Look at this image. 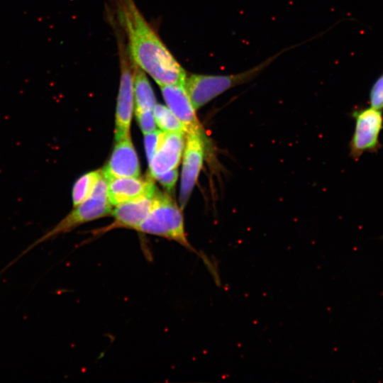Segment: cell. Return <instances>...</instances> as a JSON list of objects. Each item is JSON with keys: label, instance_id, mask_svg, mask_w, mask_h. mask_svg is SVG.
<instances>
[{"label": "cell", "instance_id": "18", "mask_svg": "<svg viewBox=\"0 0 383 383\" xmlns=\"http://www.w3.org/2000/svg\"><path fill=\"white\" fill-rule=\"evenodd\" d=\"M162 131L155 130L145 134L144 142L148 162L157 150L162 137Z\"/></svg>", "mask_w": 383, "mask_h": 383}, {"label": "cell", "instance_id": "1", "mask_svg": "<svg viewBox=\"0 0 383 383\" xmlns=\"http://www.w3.org/2000/svg\"><path fill=\"white\" fill-rule=\"evenodd\" d=\"M131 57L160 86L184 84L186 72L145 21L133 0H121Z\"/></svg>", "mask_w": 383, "mask_h": 383}, {"label": "cell", "instance_id": "15", "mask_svg": "<svg viewBox=\"0 0 383 383\" xmlns=\"http://www.w3.org/2000/svg\"><path fill=\"white\" fill-rule=\"evenodd\" d=\"M153 114L156 125L161 131L186 133L182 123L167 106L156 104L153 109Z\"/></svg>", "mask_w": 383, "mask_h": 383}, {"label": "cell", "instance_id": "4", "mask_svg": "<svg viewBox=\"0 0 383 383\" xmlns=\"http://www.w3.org/2000/svg\"><path fill=\"white\" fill-rule=\"evenodd\" d=\"M136 231L162 237L177 242L188 250H193L184 231L181 209L170 196L157 189L154 194L152 210Z\"/></svg>", "mask_w": 383, "mask_h": 383}, {"label": "cell", "instance_id": "7", "mask_svg": "<svg viewBox=\"0 0 383 383\" xmlns=\"http://www.w3.org/2000/svg\"><path fill=\"white\" fill-rule=\"evenodd\" d=\"M206 141L204 133H186L179 193L181 209L186 206L202 168Z\"/></svg>", "mask_w": 383, "mask_h": 383}, {"label": "cell", "instance_id": "10", "mask_svg": "<svg viewBox=\"0 0 383 383\" xmlns=\"http://www.w3.org/2000/svg\"><path fill=\"white\" fill-rule=\"evenodd\" d=\"M160 87L167 107L182 123L186 133H204L184 84L165 85Z\"/></svg>", "mask_w": 383, "mask_h": 383}, {"label": "cell", "instance_id": "17", "mask_svg": "<svg viewBox=\"0 0 383 383\" xmlns=\"http://www.w3.org/2000/svg\"><path fill=\"white\" fill-rule=\"evenodd\" d=\"M135 116L144 135L155 130L156 122L153 111H135Z\"/></svg>", "mask_w": 383, "mask_h": 383}, {"label": "cell", "instance_id": "5", "mask_svg": "<svg viewBox=\"0 0 383 383\" xmlns=\"http://www.w3.org/2000/svg\"><path fill=\"white\" fill-rule=\"evenodd\" d=\"M354 131L349 143L350 155L355 160L365 152H377L382 148L379 135L383 128L382 110L364 107L354 110Z\"/></svg>", "mask_w": 383, "mask_h": 383}, {"label": "cell", "instance_id": "16", "mask_svg": "<svg viewBox=\"0 0 383 383\" xmlns=\"http://www.w3.org/2000/svg\"><path fill=\"white\" fill-rule=\"evenodd\" d=\"M369 103L371 107L383 109V74L375 80L370 89Z\"/></svg>", "mask_w": 383, "mask_h": 383}, {"label": "cell", "instance_id": "3", "mask_svg": "<svg viewBox=\"0 0 383 383\" xmlns=\"http://www.w3.org/2000/svg\"><path fill=\"white\" fill-rule=\"evenodd\" d=\"M288 50L289 48L283 50L262 63L237 74L226 75L193 74L187 76L184 87L194 108L197 110L228 89L252 80L278 56Z\"/></svg>", "mask_w": 383, "mask_h": 383}, {"label": "cell", "instance_id": "9", "mask_svg": "<svg viewBox=\"0 0 383 383\" xmlns=\"http://www.w3.org/2000/svg\"><path fill=\"white\" fill-rule=\"evenodd\" d=\"M185 140V133L162 131L159 146L148 162L152 178L177 167L183 155Z\"/></svg>", "mask_w": 383, "mask_h": 383}, {"label": "cell", "instance_id": "11", "mask_svg": "<svg viewBox=\"0 0 383 383\" xmlns=\"http://www.w3.org/2000/svg\"><path fill=\"white\" fill-rule=\"evenodd\" d=\"M102 172L106 179L112 177L140 176L139 161L131 135L116 141Z\"/></svg>", "mask_w": 383, "mask_h": 383}, {"label": "cell", "instance_id": "14", "mask_svg": "<svg viewBox=\"0 0 383 383\" xmlns=\"http://www.w3.org/2000/svg\"><path fill=\"white\" fill-rule=\"evenodd\" d=\"M101 175L102 170H98L83 174L75 182L72 190L74 207L78 206L91 194Z\"/></svg>", "mask_w": 383, "mask_h": 383}, {"label": "cell", "instance_id": "19", "mask_svg": "<svg viewBox=\"0 0 383 383\" xmlns=\"http://www.w3.org/2000/svg\"><path fill=\"white\" fill-rule=\"evenodd\" d=\"M178 172L177 170L172 169L164 174L157 175L155 179L158 180V182L167 190L171 192L173 190L176 181L177 179Z\"/></svg>", "mask_w": 383, "mask_h": 383}, {"label": "cell", "instance_id": "13", "mask_svg": "<svg viewBox=\"0 0 383 383\" xmlns=\"http://www.w3.org/2000/svg\"><path fill=\"white\" fill-rule=\"evenodd\" d=\"M133 71L135 111H152L157 104L152 87L145 72L133 61Z\"/></svg>", "mask_w": 383, "mask_h": 383}, {"label": "cell", "instance_id": "2", "mask_svg": "<svg viewBox=\"0 0 383 383\" xmlns=\"http://www.w3.org/2000/svg\"><path fill=\"white\" fill-rule=\"evenodd\" d=\"M112 210V204L108 197L107 180L102 172L91 194L84 201L74 207L67 215L27 247L5 268L7 269L38 245L60 234L68 233L85 223L111 215Z\"/></svg>", "mask_w": 383, "mask_h": 383}, {"label": "cell", "instance_id": "8", "mask_svg": "<svg viewBox=\"0 0 383 383\" xmlns=\"http://www.w3.org/2000/svg\"><path fill=\"white\" fill-rule=\"evenodd\" d=\"M154 194L145 195L116 206L111 212L114 218L113 222L108 226L95 231L94 235H99L116 228L136 231L152 210Z\"/></svg>", "mask_w": 383, "mask_h": 383}, {"label": "cell", "instance_id": "12", "mask_svg": "<svg viewBox=\"0 0 383 383\" xmlns=\"http://www.w3.org/2000/svg\"><path fill=\"white\" fill-rule=\"evenodd\" d=\"M107 180L108 197L112 206L153 194L156 190L150 178L139 177H112Z\"/></svg>", "mask_w": 383, "mask_h": 383}, {"label": "cell", "instance_id": "6", "mask_svg": "<svg viewBox=\"0 0 383 383\" xmlns=\"http://www.w3.org/2000/svg\"><path fill=\"white\" fill-rule=\"evenodd\" d=\"M119 50L121 77L115 119L116 142L130 135L134 105L133 60L121 43Z\"/></svg>", "mask_w": 383, "mask_h": 383}]
</instances>
